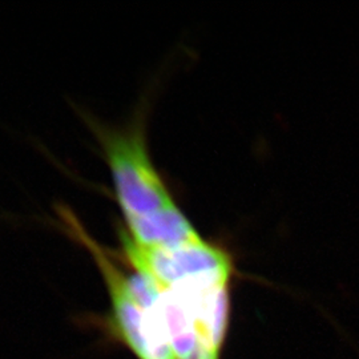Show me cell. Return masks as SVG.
Segmentation results:
<instances>
[{
    "label": "cell",
    "instance_id": "1",
    "mask_svg": "<svg viewBox=\"0 0 359 359\" xmlns=\"http://www.w3.org/2000/svg\"><path fill=\"white\" fill-rule=\"evenodd\" d=\"M59 213L68 233L90 250L103 274L121 339L139 359H176L161 313L163 289L136 270L120 269L71 210L63 208Z\"/></svg>",
    "mask_w": 359,
    "mask_h": 359
},
{
    "label": "cell",
    "instance_id": "2",
    "mask_svg": "<svg viewBox=\"0 0 359 359\" xmlns=\"http://www.w3.org/2000/svg\"><path fill=\"white\" fill-rule=\"evenodd\" d=\"M100 142L109 165L116 197L123 216L142 217L176 205L154 169L142 128L108 130Z\"/></svg>",
    "mask_w": 359,
    "mask_h": 359
},
{
    "label": "cell",
    "instance_id": "3",
    "mask_svg": "<svg viewBox=\"0 0 359 359\" xmlns=\"http://www.w3.org/2000/svg\"><path fill=\"white\" fill-rule=\"evenodd\" d=\"M124 256L132 269L154 280L163 290L210 277H231L229 257L204 241L176 248H144L120 233Z\"/></svg>",
    "mask_w": 359,
    "mask_h": 359
},
{
    "label": "cell",
    "instance_id": "4",
    "mask_svg": "<svg viewBox=\"0 0 359 359\" xmlns=\"http://www.w3.org/2000/svg\"><path fill=\"white\" fill-rule=\"evenodd\" d=\"M126 222L127 229L123 231L135 244L144 248H176L203 241L176 205L142 217L129 218Z\"/></svg>",
    "mask_w": 359,
    "mask_h": 359
}]
</instances>
